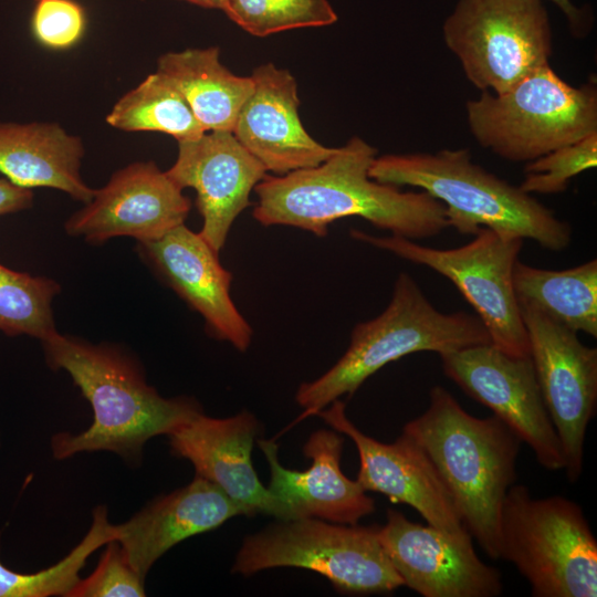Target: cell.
Here are the masks:
<instances>
[{"mask_svg":"<svg viewBox=\"0 0 597 597\" xmlns=\"http://www.w3.org/2000/svg\"><path fill=\"white\" fill-rule=\"evenodd\" d=\"M376 153L354 136L316 167L266 175L254 187V219L264 227L290 226L317 237L327 235L332 222L347 217L415 241L449 228L444 206L426 191H402L369 177Z\"/></svg>","mask_w":597,"mask_h":597,"instance_id":"1","label":"cell"},{"mask_svg":"<svg viewBox=\"0 0 597 597\" xmlns=\"http://www.w3.org/2000/svg\"><path fill=\"white\" fill-rule=\"evenodd\" d=\"M42 343L48 365L70 374L94 412L86 430L52 437L57 460L80 452L111 451L137 463L149 439L168 436L202 411L191 398L161 397L146 383L137 364L117 348L57 332Z\"/></svg>","mask_w":597,"mask_h":597,"instance_id":"2","label":"cell"},{"mask_svg":"<svg viewBox=\"0 0 597 597\" xmlns=\"http://www.w3.org/2000/svg\"><path fill=\"white\" fill-rule=\"evenodd\" d=\"M427 410L402 432L425 451L468 532L492 559L499 558V519L516 481L521 439L495 415L468 413L443 387L430 389Z\"/></svg>","mask_w":597,"mask_h":597,"instance_id":"3","label":"cell"},{"mask_svg":"<svg viewBox=\"0 0 597 597\" xmlns=\"http://www.w3.org/2000/svg\"><path fill=\"white\" fill-rule=\"evenodd\" d=\"M369 177L426 191L446 208L449 227L474 235L480 228L528 239L549 251L572 241V227L520 186L474 163L470 150L387 154L376 157Z\"/></svg>","mask_w":597,"mask_h":597,"instance_id":"4","label":"cell"},{"mask_svg":"<svg viewBox=\"0 0 597 597\" xmlns=\"http://www.w3.org/2000/svg\"><path fill=\"white\" fill-rule=\"evenodd\" d=\"M488 343L490 335L476 315L438 311L418 283L400 272L383 313L356 324L349 346L336 364L300 385L295 399L303 408L301 418L316 416L334 400L353 395L368 377L404 356L419 352L441 355Z\"/></svg>","mask_w":597,"mask_h":597,"instance_id":"5","label":"cell"},{"mask_svg":"<svg viewBox=\"0 0 597 597\" xmlns=\"http://www.w3.org/2000/svg\"><path fill=\"white\" fill-rule=\"evenodd\" d=\"M474 139L502 159L528 163L597 132V85L565 82L549 63L503 93L465 103Z\"/></svg>","mask_w":597,"mask_h":597,"instance_id":"6","label":"cell"},{"mask_svg":"<svg viewBox=\"0 0 597 597\" xmlns=\"http://www.w3.org/2000/svg\"><path fill=\"white\" fill-rule=\"evenodd\" d=\"M499 558L512 563L534 597H596L597 541L582 507L562 495L534 499L513 484L499 519Z\"/></svg>","mask_w":597,"mask_h":597,"instance_id":"7","label":"cell"},{"mask_svg":"<svg viewBox=\"0 0 597 597\" xmlns=\"http://www.w3.org/2000/svg\"><path fill=\"white\" fill-rule=\"evenodd\" d=\"M377 528L315 517L279 520L244 538L232 572L250 576L268 568L298 567L326 577L344 594L391 593L404 582Z\"/></svg>","mask_w":597,"mask_h":597,"instance_id":"8","label":"cell"},{"mask_svg":"<svg viewBox=\"0 0 597 597\" xmlns=\"http://www.w3.org/2000/svg\"><path fill=\"white\" fill-rule=\"evenodd\" d=\"M350 237L425 265L450 280L474 308L491 343L515 357H530L527 333L513 286L523 239L480 228L473 239L452 249H436L398 235L377 237L353 229Z\"/></svg>","mask_w":597,"mask_h":597,"instance_id":"9","label":"cell"},{"mask_svg":"<svg viewBox=\"0 0 597 597\" xmlns=\"http://www.w3.org/2000/svg\"><path fill=\"white\" fill-rule=\"evenodd\" d=\"M447 48L476 88L503 93L549 63L543 0H459L442 25Z\"/></svg>","mask_w":597,"mask_h":597,"instance_id":"10","label":"cell"},{"mask_svg":"<svg viewBox=\"0 0 597 597\" xmlns=\"http://www.w3.org/2000/svg\"><path fill=\"white\" fill-rule=\"evenodd\" d=\"M542 397L558 436L567 479L584 462L585 437L597 404V349L537 308L519 304Z\"/></svg>","mask_w":597,"mask_h":597,"instance_id":"11","label":"cell"},{"mask_svg":"<svg viewBox=\"0 0 597 597\" xmlns=\"http://www.w3.org/2000/svg\"><path fill=\"white\" fill-rule=\"evenodd\" d=\"M440 358L444 375L504 421L543 468L564 470L562 446L530 357L509 355L488 343Z\"/></svg>","mask_w":597,"mask_h":597,"instance_id":"12","label":"cell"},{"mask_svg":"<svg viewBox=\"0 0 597 597\" xmlns=\"http://www.w3.org/2000/svg\"><path fill=\"white\" fill-rule=\"evenodd\" d=\"M329 405L316 416L355 443L359 455L356 481L366 492H378L392 503L407 504L429 525L458 540L472 541L436 469L410 436L402 432L392 443H384L365 434L347 418L342 400Z\"/></svg>","mask_w":597,"mask_h":597,"instance_id":"13","label":"cell"},{"mask_svg":"<svg viewBox=\"0 0 597 597\" xmlns=\"http://www.w3.org/2000/svg\"><path fill=\"white\" fill-rule=\"evenodd\" d=\"M190 207L166 171L153 161H137L115 171L95 190L84 208L69 218L65 231L91 243L115 237L149 242L182 224Z\"/></svg>","mask_w":597,"mask_h":597,"instance_id":"14","label":"cell"},{"mask_svg":"<svg viewBox=\"0 0 597 597\" xmlns=\"http://www.w3.org/2000/svg\"><path fill=\"white\" fill-rule=\"evenodd\" d=\"M377 532L404 586L423 597H496L503 590L500 570L478 557L472 541L412 522L394 509Z\"/></svg>","mask_w":597,"mask_h":597,"instance_id":"15","label":"cell"},{"mask_svg":"<svg viewBox=\"0 0 597 597\" xmlns=\"http://www.w3.org/2000/svg\"><path fill=\"white\" fill-rule=\"evenodd\" d=\"M266 172L230 132H206L197 139L178 142L177 159L166 171L179 188L196 190L202 217L199 233L217 253Z\"/></svg>","mask_w":597,"mask_h":597,"instance_id":"16","label":"cell"},{"mask_svg":"<svg viewBox=\"0 0 597 597\" xmlns=\"http://www.w3.org/2000/svg\"><path fill=\"white\" fill-rule=\"evenodd\" d=\"M139 253L161 279L206 321L209 333L245 352L252 328L230 295L232 274L198 232L185 223L161 238L138 243Z\"/></svg>","mask_w":597,"mask_h":597,"instance_id":"17","label":"cell"},{"mask_svg":"<svg viewBox=\"0 0 597 597\" xmlns=\"http://www.w3.org/2000/svg\"><path fill=\"white\" fill-rule=\"evenodd\" d=\"M260 423L249 411L228 418L201 412L168 434L175 455L189 460L196 475L219 486L243 512L284 520V511L259 480L251 452Z\"/></svg>","mask_w":597,"mask_h":597,"instance_id":"18","label":"cell"},{"mask_svg":"<svg viewBox=\"0 0 597 597\" xmlns=\"http://www.w3.org/2000/svg\"><path fill=\"white\" fill-rule=\"evenodd\" d=\"M253 91L241 107L232 134L275 176L312 168L327 160L337 148L317 143L302 125L294 76L268 63L252 75Z\"/></svg>","mask_w":597,"mask_h":597,"instance_id":"19","label":"cell"},{"mask_svg":"<svg viewBox=\"0 0 597 597\" xmlns=\"http://www.w3.org/2000/svg\"><path fill=\"white\" fill-rule=\"evenodd\" d=\"M258 443L270 468L268 489L281 504L284 520L315 517L353 525L374 513V499L341 469L344 441L336 430L321 429L310 436L303 452L312 463L304 471L284 468L274 441Z\"/></svg>","mask_w":597,"mask_h":597,"instance_id":"20","label":"cell"},{"mask_svg":"<svg viewBox=\"0 0 597 597\" xmlns=\"http://www.w3.org/2000/svg\"><path fill=\"white\" fill-rule=\"evenodd\" d=\"M242 510L214 483L193 481L148 503L128 521L114 525L115 541L142 578L168 549L212 531Z\"/></svg>","mask_w":597,"mask_h":597,"instance_id":"21","label":"cell"},{"mask_svg":"<svg viewBox=\"0 0 597 597\" xmlns=\"http://www.w3.org/2000/svg\"><path fill=\"white\" fill-rule=\"evenodd\" d=\"M82 139L56 123H0V175L15 186L62 190L87 203L94 191L82 179Z\"/></svg>","mask_w":597,"mask_h":597,"instance_id":"22","label":"cell"},{"mask_svg":"<svg viewBox=\"0 0 597 597\" xmlns=\"http://www.w3.org/2000/svg\"><path fill=\"white\" fill-rule=\"evenodd\" d=\"M157 72L184 96L205 132L232 133L254 85L251 76L231 73L216 46L168 52L158 59Z\"/></svg>","mask_w":597,"mask_h":597,"instance_id":"23","label":"cell"},{"mask_svg":"<svg viewBox=\"0 0 597 597\" xmlns=\"http://www.w3.org/2000/svg\"><path fill=\"white\" fill-rule=\"evenodd\" d=\"M513 286L519 304L531 305L561 325L597 337V260L566 270L516 261Z\"/></svg>","mask_w":597,"mask_h":597,"instance_id":"24","label":"cell"},{"mask_svg":"<svg viewBox=\"0 0 597 597\" xmlns=\"http://www.w3.org/2000/svg\"><path fill=\"white\" fill-rule=\"evenodd\" d=\"M106 122L126 132L165 133L177 142L197 139L206 133L184 96L159 72L123 95Z\"/></svg>","mask_w":597,"mask_h":597,"instance_id":"25","label":"cell"},{"mask_svg":"<svg viewBox=\"0 0 597 597\" xmlns=\"http://www.w3.org/2000/svg\"><path fill=\"white\" fill-rule=\"evenodd\" d=\"M115 540L114 524L107 519L106 506L93 512L92 525L83 540L56 564L36 573H18L0 561V597L67 596L80 580V572L96 549Z\"/></svg>","mask_w":597,"mask_h":597,"instance_id":"26","label":"cell"},{"mask_svg":"<svg viewBox=\"0 0 597 597\" xmlns=\"http://www.w3.org/2000/svg\"><path fill=\"white\" fill-rule=\"evenodd\" d=\"M60 285L0 264V331L10 336L29 335L42 342L56 333L52 300Z\"/></svg>","mask_w":597,"mask_h":597,"instance_id":"27","label":"cell"},{"mask_svg":"<svg viewBox=\"0 0 597 597\" xmlns=\"http://www.w3.org/2000/svg\"><path fill=\"white\" fill-rule=\"evenodd\" d=\"M222 11L255 36L337 21L328 0H226Z\"/></svg>","mask_w":597,"mask_h":597,"instance_id":"28","label":"cell"},{"mask_svg":"<svg viewBox=\"0 0 597 597\" xmlns=\"http://www.w3.org/2000/svg\"><path fill=\"white\" fill-rule=\"evenodd\" d=\"M597 166V132L526 163L520 188L532 195L564 192L569 180Z\"/></svg>","mask_w":597,"mask_h":597,"instance_id":"29","label":"cell"},{"mask_svg":"<svg viewBox=\"0 0 597 597\" xmlns=\"http://www.w3.org/2000/svg\"><path fill=\"white\" fill-rule=\"evenodd\" d=\"M145 579L128 562L115 540L106 544L97 567L86 578H80L66 597H142Z\"/></svg>","mask_w":597,"mask_h":597,"instance_id":"30","label":"cell"},{"mask_svg":"<svg viewBox=\"0 0 597 597\" xmlns=\"http://www.w3.org/2000/svg\"><path fill=\"white\" fill-rule=\"evenodd\" d=\"M30 27L42 46L67 50L77 44L85 33V10L75 0H35Z\"/></svg>","mask_w":597,"mask_h":597,"instance_id":"31","label":"cell"},{"mask_svg":"<svg viewBox=\"0 0 597 597\" xmlns=\"http://www.w3.org/2000/svg\"><path fill=\"white\" fill-rule=\"evenodd\" d=\"M566 18L572 34L578 39L585 38L591 30L593 13L586 7H577L572 0H549Z\"/></svg>","mask_w":597,"mask_h":597,"instance_id":"32","label":"cell"},{"mask_svg":"<svg viewBox=\"0 0 597 597\" xmlns=\"http://www.w3.org/2000/svg\"><path fill=\"white\" fill-rule=\"evenodd\" d=\"M32 201L31 189L15 186L7 178L0 177V216L28 209Z\"/></svg>","mask_w":597,"mask_h":597,"instance_id":"33","label":"cell"},{"mask_svg":"<svg viewBox=\"0 0 597 597\" xmlns=\"http://www.w3.org/2000/svg\"><path fill=\"white\" fill-rule=\"evenodd\" d=\"M189 3L196 4L198 7H202L206 9H219L222 10L226 0H184Z\"/></svg>","mask_w":597,"mask_h":597,"instance_id":"34","label":"cell"}]
</instances>
